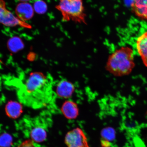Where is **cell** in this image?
I'll return each mask as SVG.
<instances>
[{
  "label": "cell",
  "mask_w": 147,
  "mask_h": 147,
  "mask_svg": "<svg viewBox=\"0 0 147 147\" xmlns=\"http://www.w3.org/2000/svg\"><path fill=\"white\" fill-rule=\"evenodd\" d=\"M65 142L67 147H90L85 134L79 128L68 132L65 136Z\"/></svg>",
  "instance_id": "5"
},
{
  "label": "cell",
  "mask_w": 147,
  "mask_h": 147,
  "mask_svg": "<svg viewBox=\"0 0 147 147\" xmlns=\"http://www.w3.org/2000/svg\"><path fill=\"white\" fill-rule=\"evenodd\" d=\"M32 119L35 126L33 127L30 132L31 140L36 143L43 142L47 138V133L42 124H38L40 115Z\"/></svg>",
  "instance_id": "7"
},
{
  "label": "cell",
  "mask_w": 147,
  "mask_h": 147,
  "mask_svg": "<svg viewBox=\"0 0 147 147\" xmlns=\"http://www.w3.org/2000/svg\"><path fill=\"white\" fill-rule=\"evenodd\" d=\"M130 6L136 17L147 21V0H132Z\"/></svg>",
  "instance_id": "8"
},
{
  "label": "cell",
  "mask_w": 147,
  "mask_h": 147,
  "mask_svg": "<svg viewBox=\"0 0 147 147\" xmlns=\"http://www.w3.org/2000/svg\"><path fill=\"white\" fill-rule=\"evenodd\" d=\"M34 11L32 5L27 2L19 3L16 8L17 17L21 21L24 22L32 19L34 16Z\"/></svg>",
  "instance_id": "9"
},
{
  "label": "cell",
  "mask_w": 147,
  "mask_h": 147,
  "mask_svg": "<svg viewBox=\"0 0 147 147\" xmlns=\"http://www.w3.org/2000/svg\"><path fill=\"white\" fill-rule=\"evenodd\" d=\"M18 100L33 109L49 107L55 93L53 82L49 74L39 71H25L13 80Z\"/></svg>",
  "instance_id": "1"
},
{
  "label": "cell",
  "mask_w": 147,
  "mask_h": 147,
  "mask_svg": "<svg viewBox=\"0 0 147 147\" xmlns=\"http://www.w3.org/2000/svg\"><path fill=\"white\" fill-rule=\"evenodd\" d=\"M55 8L61 14L63 22L87 25V15L83 0H60Z\"/></svg>",
  "instance_id": "3"
},
{
  "label": "cell",
  "mask_w": 147,
  "mask_h": 147,
  "mask_svg": "<svg viewBox=\"0 0 147 147\" xmlns=\"http://www.w3.org/2000/svg\"><path fill=\"white\" fill-rule=\"evenodd\" d=\"M0 23L8 27L19 26L27 29L32 28L29 24L21 21L8 10L3 0H0Z\"/></svg>",
  "instance_id": "4"
},
{
  "label": "cell",
  "mask_w": 147,
  "mask_h": 147,
  "mask_svg": "<svg viewBox=\"0 0 147 147\" xmlns=\"http://www.w3.org/2000/svg\"><path fill=\"white\" fill-rule=\"evenodd\" d=\"M18 147H36L34 142L32 140L28 139L23 141Z\"/></svg>",
  "instance_id": "17"
},
{
  "label": "cell",
  "mask_w": 147,
  "mask_h": 147,
  "mask_svg": "<svg viewBox=\"0 0 147 147\" xmlns=\"http://www.w3.org/2000/svg\"><path fill=\"white\" fill-rule=\"evenodd\" d=\"M101 136L104 140L109 142L114 140L115 138V132L113 128H105L101 131Z\"/></svg>",
  "instance_id": "14"
},
{
  "label": "cell",
  "mask_w": 147,
  "mask_h": 147,
  "mask_svg": "<svg viewBox=\"0 0 147 147\" xmlns=\"http://www.w3.org/2000/svg\"><path fill=\"white\" fill-rule=\"evenodd\" d=\"M136 47L143 63L147 67V31L138 37Z\"/></svg>",
  "instance_id": "11"
},
{
  "label": "cell",
  "mask_w": 147,
  "mask_h": 147,
  "mask_svg": "<svg viewBox=\"0 0 147 147\" xmlns=\"http://www.w3.org/2000/svg\"><path fill=\"white\" fill-rule=\"evenodd\" d=\"M11 143V139L10 136L7 134L3 135L0 136V147H8Z\"/></svg>",
  "instance_id": "16"
},
{
  "label": "cell",
  "mask_w": 147,
  "mask_h": 147,
  "mask_svg": "<svg viewBox=\"0 0 147 147\" xmlns=\"http://www.w3.org/2000/svg\"><path fill=\"white\" fill-rule=\"evenodd\" d=\"M75 91V87L72 83L65 80H62L57 84L55 94L62 98L69 99Z\"/></svg>",
  "instance_id": "6"
},
{
  "label": "cell",
  "mask_w": 147,
  "mask_h": 147,
  "mask_svg": "<svg viewBox=\"0 0 147 147\" xmlns=\"http://www.w3.org/2000/svg\"><path fill=\"white\" fill-rule=\"evenodd\" d=\"M18 1L22 2H27L30 1V0H18Z\"/></svg>",
  "instance_id": "18"
},
{
  "label": "cell",
  "mask_w": 147,
  "mask_h": 147,
  "mask_svg": "<svg viewBox=\"0 0 147 147\" xmlns=\"http://www.w3.org/2000/svg\"><path fill=\"white\" fill-rule=\"evenodd\" d=\"M9 49L12 52H16L23 48L22 42L20 38L14 37L9 40L8 43Z\"/></svg>",
  "instance_id": "13"
},
{
  "label": "cell",
  "mask_w": 147,
  "mask_h": 147,
  "mask_svg": "<svg viewBox=\"0 0 147 147\" xmlns=\"http://www.w3.org/2000/svg\"><path fill=\"white\" fill-rule=\"evenodd\" d=\"M34 10L39 14L45 13L47 10V5L45 1L42 0H37L34 4Z\"/></svg>",
  "instance_id": "15"
},
{
  "label": "cell",
  "mask_w": 147,
  "mask_h": 147,
  "mask_svg": "<svg viewBox=\"0 0 147 147\" xmlns=\"http://www.w3.org/2000/svg\"><path fill=\"white\" fill-rule=\"evenodd\" d=\"M61 111L66 118L69 119H76L79 114L78 105L73 101L67 99L62 104Z\"/></svg>",
  "instance_id": "10"
},
{
  "label": "cell",
  "mask_w": 147,
  "mask_h": 147,
  "mask_svg": "<svg viewBox=\"0 0 147 147\" xmlns=\"http://www.w3.org/2000/svg\"><path fill=\"white\" fill-rule=\"evenodd\" d=\"M6 110L8 116L13 119L19 117L22 113L21 106L15 102L9 103L7 106Z\"/></svg>",
  "instance_id": "12"
},
{
  "label": "cell",
  "mask_w": 147,
  "mask_h": 147,
  "mask_svg": "<svg viewBox=\"0 0 147 147\" xmlns=\"http://www.w3.org/2000/svg\"><path fill=\"white\" fill-rule=\"evenodd\" d=\"M134 56L133 49L129 46H122L115 49L108 57L106 70L115 77L129 75L135 66Z\"/></svg>",
  "instance_id": "2"
}]
</instances>
